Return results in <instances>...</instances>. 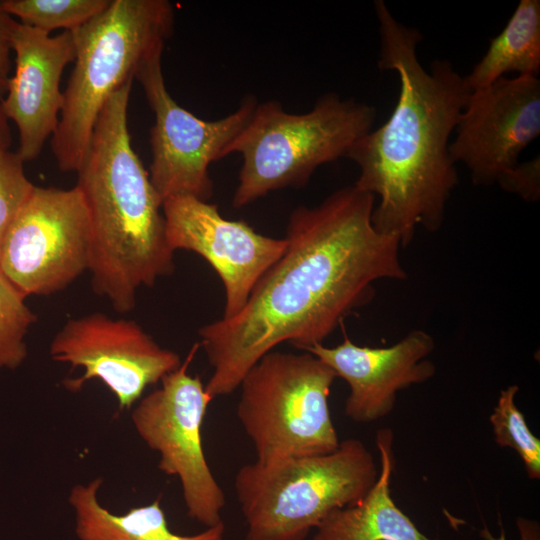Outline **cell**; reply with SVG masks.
<instances>
[{
	"label": "cell",
	"instance_id": "6da1fadb",
	"mask_svg": "<svg viewBox=\"0 0 540 540\" xmlns=\"http://www.w3.org/2000/svg\"><path fill=\"white\" fill-rule=\"evenodd\" d=\"M375 196L354 185L289 216L282 256L260 277L231 319L198 331L212 374L214 399L233 393L267 353L288 342L305 351L323 344L375 296L379 280H405L397 237L372 224Z\"/></svg>",
	"mask_w": 540,
	"mask_h": 540
},
{
	"label": "cell",
	"instance_id": "7a4b0ae2",
	"mask_svg": "<svg viewBox=\"0 0 540 540\" xmlns=\"http://www.w3.org/2000/svg\"><path fill=\"white\" fill-rule=\"evenodd\" d=\"M380 53L378 67L400 80L396 106L389 119L350 148L346 157L359 168L354 186L379 198L372 213L375 229L409 245L416 229L438 231L458 184L449 153L470 94L465 77L449 60L420 63L421 33L399 22L385 2L376 0Z\"/></svg>",
	"mask_w": 540,
	"mask_h": 540
},
{
	"label": "cell",
	"instance_id": "3957f363",
	"mask_svg": "<svg viewBox=\"0 0 540 540\" xmlns=\"http://www.w3.org/2000/svg\"><path fill=\"white\" fill-rule=\"evenodd\" d=\"M132 83L107 100L76 172L91 226L92 288L120 313L134 309L141 286H153L175 270L162 202L131 144Z\"/></svg>",
	"mask_w": 540,
	"mask_h": 540
},
{
	"label": "cell",
	"instance_id": "277c9868",
	"mask_svg": "<svg viewBox=\"0 0 540 540\" xmlns=\"http://www.w3.org/2000/svg\"><path fill=\"white\" fill-rule=\"evenodd\" d=\"M175 11L167 0H111L100 14L70 31L74 67L63 91L51 149L62 172H77L100 112L133 81L172 35Z\"/></svg>",
	"mask_w": 540,
	"mask_h": 540
},
{
	"label": "cell",
	"instance_id": "5b68a950",
	"mask_svg": "<svg viewBox=\"0 0 540 540\" xmlns=\"http://www.w3.org/2000/svg\"><path fill=\"white\" fill-rule=\"evenodd\" d=\"M376 108L326 93L302 114L284 111L280 102L258 103L225 157L239 153L242 166L232 206L242 208L270 192L301 188L315 170L340 157L372 130Z\"/></svg>",
	"mask_w": 540,
	"mask_h": 540
},
{
	"label": "cell",
	"instance_id": "8992f818",
	"mask_svg": "<svg viewBox=\"0 0 540 540\" xmlns=\"http://www.w3.org/2000/svg\"><path fill=\"white\" fill-rule=\"evenodd\" d=\"M378 474L356 438L328 454L245 464L234 478L245 540H305L332 511L359 502Z\"/></svg>",
	"mask_w": 540,
	"mask_h": 540
},
{
	"label": "cell",
	"instance_id": "52a82bcc",
	"mask_svg": "<svg viewBox=\"0 0 540 540\" xmlns=\"http://www.w3.org/2000/svg\"><path fill=\"white\" fill-rule=\"evenodd\" d=\"M336 375L315 355L270 351L244 376L237 418L256 460L328 454L339 444L329 394Z\"/></svg>",
	"mask_w": 540,
	"mask_h": 540
},
{
	"label": "cell",
	"instance_id": "ba28073f",
	"mask_svg": "<svg viewBox=\"0 0 540 540\" xmlns=\"http://www.w3.org/2000/svg\"><path fill=\"white\" fill-rule=\"evenodd\" d=\"M199 346L195 344L181 366L140 400L132 422L147 446L160 454L158 468L178 477L188 515L211 527L223 521L226 499L202 446L201 427L213 398L200 376L188 372Z\"/></svg>",
	"mask_w": 540,
	"mask_h": 540
},
{
	"label": "cell",
	"instance_id": "9c48e42d",
	"mask_svg": "<svg viewBox=\"0 0 540 540\" xmlns=\"http://www.w3.org/2000/svg\"><path fill=\"white\" fill-rule=\"evenodd\" d=\"M91 226L77 186L33 187L4 240L0 270L26 297L63 290L89 269Z\"/></svg>",
	"mask_w": 540,
	"mask_h": 540
},
{
	"label": "cell",
	"instance_id": "30bf717a",
	"mask_svg": "<svg viewBox=\"0 0 540 540\" xmlns=\"http://www.w3.org/2000/svg\"><path fill=\"white\" fill-rule=\"evenodd\" d=\"M161 57L148 61L135 77L155 119L150 129V181L162 203L176 196L208 201L214 193L210 164L225 157L227 147L248 124L258 102L247 95L233 113L215 121L202 120L169 94Z\"/></svg>",
	"mask_w": 540,
	"mask_h": 540
},
{
	"label": "cell",
	"instance_id": "8fae6325",
	"mask_svg": "<svg viewBox=\"0 0 540 540\" xmlns=\"http://www.w3.org/2000/svg\"><path fill=\"white\" fill-rule=\"evenodd\" d=\"M51 358L81 367L83 374L64 381L77 392L91 379L100 380L116 397L120 409H129L145 389L178 369L180 356L162 348L133 320L112 319L96 312L69 319L54 336Z\"/></svg>",
	"mask_w": 540,
	"mask_h": 540
},
{
	"label": "cell",
	"instance_id": "7c38bea8",
	"mask_svg": "<svg viewBox=\"0 0 540 540\" xmlns=\"http://www.w3.org/2000/svg\"><path fill=\"white\" fill-rule=\"evenodd\" d=\"M449 144L475 185H500L519 164L522 151L540 134L538 77H501L470 91Z\"/></svg>",
	"mask_w": 540,
	"mask_h": 540
},
{
	"label": "cell",
	"instance_id": "4fadbf2b",
	"mask_svg": "<svg viewBox=\"0 0 540 540\" xmlns=\"http://www.w3.org/2000/svg\"><path fill=\"white\" fill-rule=\"evenodd\" d=\"M162 212L170 248L199 254L220 277L226 297L223 319L242 311L260 277L287 247L285 238L259 234L242 220L225 219L216 204L194 197L168 198Z\"/></svg>",
	"mask_w": 540,
	"mask_h": 540
},
{
	"label": "cell",
	"instance_id": "5bb4252c",
	"mask_svg": "<svg viewBox=\"0 0 540 540\" xmlns=\"http://www.w3.org/2000/svg\"><path fill=\"white\" fill-rule=\"evenodd\" d=\"M434 348L433 337L416 329L389 347L359 346L344 334L335 347L316 344L305 352L348 384L345 415L356 423H371L393 411L398 392L434 376L436 367L428 359Z\"/></svg>",
	"mask_w": 540,
	"mask_h": 540
},
{
	"label": "cell",
	"instance_id": "9a60e30c",
	"mask_svg": "<svg viewBox=\"0 0 540 540\" xmlns=\"http://www.w3.org/2000/svg\"><path fill=\"white\" fill-rule=\"evenodd\" d=\"M11 46L15 68L1 104L18 130L15 152L26 162L40 155L57 129L64 100L60 81L74 61L75 45L70 31L51 36L15 20Z\"/></svg>",
	"mask_w": 540,
	"mask_h": 540
},
{
	"label": "cell",
	"instance_id": "2e32d148",
	"mask_svg": "<svg viewBox=\"0 0 540 540\" xmlns=\"http://www.w3.org/2000/svg\"><path fill=\"white\" fill-rule=\"evenodd\" d=\"M376 446L380 466L375 484L359 502L328 514L316 527L313 540H434L423 534L392 499V430L380 429Z\"/></svg>",
	"mask_w": 540,
	"mask_h": 540
},
{
	"label": "cell",
	"instance_id": "e0dca14e",
	"mask_svg": "<svg viewBox=\"0 0 540 540\" xmlns=\"http://www.w3.org/2000/svg\"><path fill=\"white\" fill-rule=\"evenodd\" d=\"M101 484L102 479L96 478L86 485H75L70 492L68 500L79 540H224L223 521L193 535L171 531L159 499L121 515L113 514L98 501Z\"/></svg>",
	"mask_w": 540,
	"mask_h": 540
},
{
	"label": "cell",
	"instance_id": "ac0fdd59",
	"mask_svg": "<svg viewBox=\"0 0 540 540\" xmlns=\"http://www.w3.org/2000/svg\"><path fill=\"white\" fill-rule=\"evenodd\" d=\"M540 71V1L521 0L504 29L465 77L470 91L487 87L505 74L538 77Z\"/></svg>",
	"mask_w": 540,
	"mask_h": 540
},
{
	"label": "cell",
	"instance_id": "d6986e66",
	"mask_svg": "<svg viewBox=\"0 0 540 540\" xmlns=\"http://www.w3.org/2000/svg\"><path fill=\"white\" fill-rule=\"evenodd\" d=\"M111 0H0L2 8L18 22L51 34L72 31L101 12Z\"/></svg>",
	"mask_w": 540,
	"mask_h": 540
},
{
	"label": "cell",
	"instance_id": "ffe728a7",
	"mask_svg": "<svg viewBox=\"0 0 540 540\" xmlns=\"http://www.w3.org/2000/svg\"><path fill=\"white\" fill-rule=\"evenodd\" d=\"M517 385L501 390L496 406L489 417L494 441L502 448L513 449L521 458L528 477L540 479V440L528 427L523 413L515 403Z\"/></svg>",
	"mask_w": 540,
	"mask_h": 540
},
{
	"label": "cell",
	"instance_id": "44dd1931",
	"mask_svg": "<svg viewBox=\"0 0 540 540\" xmlns=\"http://www.w3.org/2000/svg\"><path fill=\"white\" fill-rule=\"evenodd\" d=\"M0 270V368L16 369L27 358L25 337L36 315Z\"/></svg>",
	"mask_w": 540,
	"mask_h": 540
},
{
	"label": "cell",
	"instance_id": "7402d4cb",
	"mask_svg": "<svg viewBox=\"0 0 540 540\" xmlns=\"http://www.w3.org/2000/svg\"><path fill=\"white\" fill-rule=\"evenodd\" d=\"M34 185L16 152H0V253L6 235Z\"/></svg>",
	"mask_w": 540,
	"mask_h": 540
},
{
	"label": "cell",
	"instance_id": "603a6c76",
	"mask_svg": "<svg viewBox=\"0 0 540 540\" xmlns=\"http://www.w3.org/2000/svg\"><path fill=\"white\" fill-rule=\"evenodd\" d=\"M500 188L516 194L527 202L540 198V157L519 164L509 173Z\"/></svg>",
	"mask_w": 540,
	"mask_h": 540
},
{
	"label": "cell",
	"instance_id": "cb8c5ba5",
	"mask_svg": "<svg viewBox=\"0 0 540 540\" xmlns=\"http://www.w3.org/2000/svg\"><path fill=\"white\" fill-rule=\"evenodd\" d=\"M15 19L2 8L0 3V99L5 96L11 77V32Z\"/></svg>",
	"mask_w": 540,
	"mask_h": 540
},
{
	"label": "cell",
	"instance_id": "d4e9b609",
	"mask_svg": "<svg viewBox=\"0 0 540 540\" xmlns=\"http://www.w3.org/2000/svg\"><path fill=\"white\" fill-rule=\"evenodd\" d=\"M516 526L519 532L520 540H540V527L538 522L535 520L518 517L516 520ZM479 534L484 540H506V535L503 528H501L500 535L498 537H495L486 527H484Z\"/></svg>",
	"mask_w": 540,
	"mask_h": 540
},
{
	"label": "cell",
	"instance_id": "484cf974",
	"mask_svg": "<svg viewBox=\"0 0 540 540\" xmlns=\"http://www.w3.org/2000/svg\"><path fill=\"white\" fill-rule=\"evenodd\" d=\"M0 99V152L9 150L12 143V135L9 120L6 117Z\"/></svg>",
	"mask_w": 540,
	"mask_h": 540
}]
</instances>
